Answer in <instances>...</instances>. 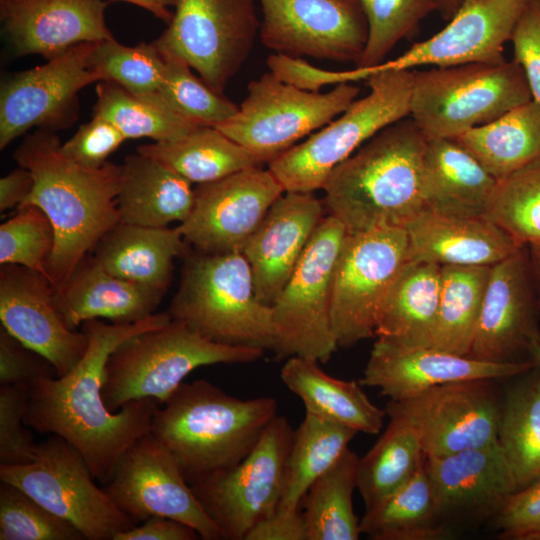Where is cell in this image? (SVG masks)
Returning <instances> with one entry per match:
<instances>
[{
    "label": "cell",
    "mask_w": 540,
    "mask_h": 540,
    "mask_svg": "<svg viewBox=\"0 0 540 540\" xmlns=\"http://www.w3.org/2000/svg\"><path fill=\"white\" fill-rule=\"evenodd\" d=\"M171 320L167 311L130 324L83 322L89 340L86 353L66 375L39 379L29 386L26 426L65 439L80 452L94 478L106 484L121 455L151 432L159 403L143 398L110 411L102 396L105 365L124 341Z\"/></svg>",
    "instance_id": "cell-1"
},
{
    "label": "cell",
    "mask_w": 540,
    "mask_h": 540,
    "mask_svg": "<svg viewBox=\"0 0 540 540\" xmlns=\"http://www.w3.org/2000/svg\"><path fill=\"white\" fill-rule=\"evenodd\" d=\"M60 145L55 131L38 129L25 137L13 155L35 181L22 205L39 207L55 232V246L47 262L54 287L61 285L120 221L117 195L121 165L107 162L100 168H87L65 158Z\"/></svg>",
    "instance_id": "cell-2"
},
{
    "label": "cell",
    "mask_w": 540,
    "mask_h": 540,
    "mask_svg": "<svg viewBox=\"0 0 540 540\" xmlns=\"http://www.w3.org/2000/svg\"><path fill=\"white\" fill-rule=\"evenodd\" d=\"M427 137L410 117L381 130L329 175L324 206L347 233L406 225L425 209Z\"/></svg>",
    "instance_id": "cell-3"
},
{
    "label": "cell",
    "mask_w": 540,
    "mask_h": 540,
    "mask_svg": "<svg viewBox=\"0 0 540 540\" xmlns=\"http://www.w3.org/2000/svg\"><path fill=\"white\" fill-rule=\"evenodd\" d=\"M163 405L151 433L190 486L238 465L278 415L273 397L240 399L203 379L182 382Z\"/></svg>",
    "instance_id": "cell-4"
},
{
    "label": "cell",
    "mask_w": 540,
    "mask_h": 540,
    "mask_svg": "<svg viewBox=\"0 0 540 540\" xmlns=\"http://www.w3.org/2000/svg\"><path fill=\"white\" fill-rule=\"evenodd\" d=\"M168 313L218 344L264 351L274 345L272 308L257 298L242 253L188 254Z\"/></svg>",
    "instance_id": "cell-5"
},
{
    "label": "cell",
    "mask_w": 540,
    "mask_h": 540,
    "mask_svg": "<svg viewBox=\"0 0 540 540\" xmlns=\"http://www.w3.org/2000/svg\"><path fill=\"white\" fill-rule=\"evenodd\" d=\"M264 350L212 342L183 323L144 331L120 344L105 365L102 396L110 411L152 398L164 404L193 370L213 364L251 363Z\"/></svg>",
    "instance_id": "cell-6"
},
{
    "label": "cell",
    "mask_w": 540,
    "mask_h": 540,
    "mask_svg": "<svg viewBox=\"0 0 540 540\" xmlns=\"http://www.w3.org/2000/svg\"><path fill=\"white\" fill-rule=\"evenodd\" d=\"M366 81V96L268 164L285 192L323 189L335 167L381 130L410 115L412 70L375 66Z\"/></svg>",
    "instance_id": "cell-7"
},
{
    "label": "cell",
    "mask_w": 540,
    "mask_h": 540,
    "mask_svg": "<svg viewBox=\"0 0 540 540\" xmlns=\"http://www.w3.org/2000/svg\"><path fill=\"white\" fill-rule=\"evenodd\" d=\"M410 117L427 139H455L532 100L515 62L412 70Z\"/></svg>",
    "instance_id": "cell-8"
},
{
    "label": "cell",
    "mask_w": 540,
    "mask_h": 540,
    "mask_svg": "<svg viewBox=\"0 0 540 540\" xmlns=\"http://www.w3.org/2000/svg\"><path fill=\"white\" fill-rule=\"evenodd\" d=\"M346 235L339 219L324 216L272 304V351L277 358L298 356L326 363L336 351L331 323L332 282Z\"/></svg>",
    "instance_id": "cell-9"
},
{
    "label": "cell",
    "mask_w": 540,
    "mask_h": 540,
    "mask_svg": "<svg viewBox=\"0 0 540 540\" xmlns=\"http://www.w3.org/2000/svg\"><path fill=\"white\" fill-rule=\"evenodd\" d=\"M247 91L237 113L216 128L269 164L343 113L360 88L349 82L326 93L309 91L270 71L251 81Z\"/></svg>",
    "instance_id": "cell-10"
},
{
    "label": "cell",
    "mask_w": 540,
    "mask_h": 540,
    "mask_svg": "<svg viewBox=\"0 0 540 540\" xmlns=\"http://www.w3.org/2000/svg\"><path fill=\"white\" fill-rule=\"evenodd\" d=\"M93 479L80 452L55 434L38 444L33 462L0 465L2 482L17 486L72 523L86 540H114L136 524Z\"/></svg>",
    "instance_id": "cell-11"
},
{
    "label": "cell",
    "mask_w": 540,
    "mask_h": 540,
    "mask_svg": "<svg viewBox=\"0 0 540 540\" xmlns=\"http://www.w3.org/2000/svg\"><path fill=\"white\" fill-rule=\"evenodd\" d=\"M410 260L405 228L347 233L332 282L331 323L338 347L375 334L383 301Z\"/></svg>",
    "instance_id": "cell-12"
},
{
    "label": "cell",
    "mask_w": 540,
    "mask_h": 540,
    "mask_svg": "<svg viewBox=\"0 0 540 540\" xmlns=\"http://www.w3.org/2000/svg\"><path fill=\"white\" fill-rule=\"evenodd\" d=\"M257 0H176L167 28L154 41L182 58L222 93L248 59L261 21Z\"/></svg>",
    "instance_id": "cell-13"
},
{
    "label": "cell",
    "mask_w": 540,
    "mask_h": 540,
    "mask_svg": "<svg viewBox=\"0 0 540 540\" xmlns=\"http://www.w3.org/2000/svg\"><path fill=\"white\" fill-rule=\"evenodd\" d=\"M293 433L286 417L277 415L238 465L190 486L224 540H245L276 511Z\"/></svg>",
    "instance_id": "cell-14"
},
{
    "label": "cell",
    "mask_w": 540,
    "mask_h": 540,
    "mask_svg": "<svg viewBox=\"0 0 540 540\" xmlns=\"http://www.w3.org/2000/svg\"><path fill=\"white\" fill-rule=\"evenodd\" d=\"M493 380L450 382L411 397L390 400L389 418L407 423L426 457H437L498 441L500 402Z\"/></svg>",
    "instance_id": "cell-15"
},
{
    "label": "cell",
    "mask_w": 540,
    "mask_h": 540,
    "mask_svg": "<svg viewBox=\"0 0 540 540\" xmlns=\"http://www.w3.org/2000/svg\"><path fill=\"white\" fill-rule=\"evenodd\" d=\"M104 492L135 524L152 516L181 521L203 540H222L169 450L150 432L117 461Z\"/></svg>",
    "instance_id": "cell-16"
},
{
    "label": "cell",
    "mask_w": 540,
    "mask_h": 540,
    "mask_svg": "<svg viewBox=\"0 0 540 540\" xmlns=\"http://www.w3.org/2000/svg\"><path fill=\"white\" fill-rule=\"evenodd\" d=\"M95 44H77L2 82L0 149L34 127L55 131L71 125L77 118L79 91L101 81L88 66Z\"/></svg>",
    "instance_id": "cell-17"
},
{
    "label": "cell",
    "mask_w": 540,
    "mask_h": 540,
    "mask_svg": "<svg viewBox=\"0 0 540 540\" xmlns=\"http://www.w3.org/2000/svg\"><path fill=\"white\" fill-rule=\"evenodd\" d=\"M259 36L276 54L359 63L368 39L356 0H258Z\"/></svg>",
    "instance_id": "cell-18"
},
{
    "label": "cell",
    "mask_w": 540,
    "mask_h": 540,
    "mask_svg": "<svg viewBox=\"0 0 540 540\" xmlns=\"http://www.w3.org/2000/svg\"><path fill=\"white\" fill-rule=\"evenodd\" d=\"M274 174L248 168L195 189V203L179 225L183 238L198 252L242 253L270 207L284 194Z\"/></svg>",
    "instance_id": "cell-19"
},
{
    "label": "cell",
    "mask_w": 540,
    "mask_h": 540,
    "mask_svg": "<svg viewBox=\"0 0 540 540\" xmlns=\"http://www.w3.org/2000/svg\"><path fill=\"white\" fill-rule=\"evenodd\" d=\"M54 293V285L43 274L20 265H1V326L45 357L62 377L82 359L89 340L84 331L67 326Z\"/></svg>",
    "instance_id": "cell-20"
},
{
    "label": "cell",
    "mask_w": 540,
    "mask_h": 540,
    "mask_svg": "<svg viewBox=\"0 0 540 540\" xmlns=\"http://www.w3.org/2000/svg\"><path fill=\"white\" fill-rule=\"evenodd\" d=\"M529 249L522 246L490 268L476 335L468 357L487 362L517 361L540 339Z\"/></svg>",
    "instance_id": "cell-21"
},
{
    "label": "cell",
    "mask_w": 540,
    "mask_h": 540,
    "mask_svg": "<svg viewBox=\"0 0 540 540\" xmlns=\"http://www.w3.org/2000/svg\"><path fill=\"white\" fill-rule=\"evenodd\" d=\"M530 1L468 0L438 33L378 66L411 70L422 65L447 67L504 62L505 43L510 41Z\"/></svg>",
    "instance_id": "cell-22"
},
{
    "label": "cell",
    "mask_w": 540,
    "mask_h": 540,
    "mask_svg": "<svg viewBox=\"0 0 540 540\" xmlns=\"http://www.w3.org/2000/svg\"><path fill=\"white\" fill-rule=\"evenodd\" d=\"M534 367L533 361L487 362L432 347H407L378 338L361 383L398 401L438 385L519 376Z\"/></svg>",
    "instance_id": "cell-23"
},
{
    "label": "cell",
    "mask_w": 540,
    "mask_h": 540,
    "mask_svg": "<svg viewBox=\"0 0 540 540\" xmlns=\"http://www.w3.org/2000/svg\"><path fill=\"white\" fill-rule=\"evenodd\" d=\"M110 0H0L4 36L16 56L52 59L85 42L114 36L105 21Z\"/></svg>",
    "instance_id": "cell-24"
},
{
    "label": "cell",
    "mask_w": 540,
    "mask_h": 540,
    "mask_svg": "<svg viewBox=\"0 0 540 540\" xmlns=\"http://www.w3.org/2000/svg\"><path fill=\"white\" fill-rule=\"evenodd\" d=\"M429 477L440 515L492 517L518 490L499 442L452 454L426 457Z\"/></svg>",
    "instance_id": "cell-25"
},
{
    "label": "cell",
    "mask_w": 540,
    "mask_h": 540,
    "mask_svg": "<svg viewBox=\"0 0 540 540\" xmlns=\"http://www.w3.org/2000/svg\"><path fill=\"white\" fill-rule=\"evenodd\" d=\"M323 213L324 203L312 193L284 192L270 207L242 251L260 302L272 306Z\"/></svg>",
    "instance_id": "cell-26"
},
{
    "label": "cell",
    "mask_w": 540,
    "mask_h": 540,
    "mask_svg": "<svg viewBox=\"0 0 540 540\" xmlns=\"http://www.w3.org/2000/svg\"><path fill=\"white\" fill-rule=\"evenodd\" d=\"M412 260L440 266H492L522 247L485 216L422 210L405 227Z\"/></svg>",
    "instance_id": "cell-27"
},
{
    "label": "cell",
    "mask_w": 540,
    "mask_h": 540,
    "mask_svg": "<svg viewBox=\"0 0 540 540\" xmlns=\"http://www.w3.org/2000/svg\"><path fill=\"white\" fill-rule=\"evenodd\" d=\"M165 292L145 287L107 271L89 253L71 275L55 287V303L73 330L92 319L130 324L156 313Z\"/></svg>",
    "instance_id": "cell-28"
},
{
    "label": "cell",
    "mask_w": 540,
    "mask_h": 540,
    "mask_svg": "<svg viewBox=\"0 0 540 540\" xmlns=\"http://www.w3.org/2000/svg\"><path fill=\"white\" fill-rule=\"evenodd\" d=\"M497 180L454 139L427 140L423 157L425 209L454 216H485Z\"/></svg>",
    "instance_id": "cell-29"
},
{
    "label": "cell",
    "mask_w": 540,
    "mask_h": 540,
    "mask_svg": "<svg viewBox=\"0 0 540 540\" xmlns=\"http://www.w3.org/2000/svg\"><path fill=\"white\" fill-rule=\"evenodd\" d=\"M119 222L145 227L183 223L195 203L192 183L163 163L136 152L121 164Z\"/></svg>",
    "instance_id": "cell-30"
},
{
    "label": "cell",
    "mask_w": 540,
    "mask_h": 540,
    "mask_svg": "<svg viewBox=\"0 0 540 540\" xmlns=\"http://www.w3.org/2000/svg\"><path fill=\"white\" fill-rule=\"evenodd\" d=\"M180 227H145L118 222L91 252L115 276L166 292L174 260L185 254Z\"/></svg>",
    "instance_id": "cell-31"
},
{
    "label": "cell",
    "mask_w": 540,
    "mask_h": 540,
    "mask_svg": "<svg viewBox=\"0 0 540 540\" xmlns=\"http://www.w3.org/2000/svg\"><path fill=\"white\" fill-rule=\"evenodd\" d=\"M441 291V266L410 260L380 308L375 334L407 347H430Z\"/></svg>",
    "instance_id": "cell-32"
},
{
    "label": "cell",
    "mask_w": 540,
    "mask_h": 540,
    "mask_svg": "<svg viewBox=\"0 0 540 540\" xmlns=\"http://www.w3.org/2000/svg\"><path fill=\"white\" fill-rule=\"evenodd\" d=\"M280 378L304 404L305 412L343 424L357 432H380L385 409L371 402L360 385L328 375L319 362L298 356L287 358Z\"/></svg>",
    "instance_id": "cell-33"
},
{
    "label": "cell",
    "mask_w": 540,
    "mask_h": 540,
    "mask_svg": "<svg viewBox=\"0 0 540 540\" xmlns=\"http://www.w3.org/2000/svg\"><path fill=\"white\" fill-rule=\"evenodd\" d=\"M497 181L540 162V104L533 99L454 139Z\"/></svg>",
    "instance_id": "cell-34"
},
{
    "label": "cell",
    "mask_w": 540,
    "mask_h": 540,
    "mask_svg": "<svg viewBox=\"0 0 540 540\" xmlns=\"http://www.w3.org/2000/svg\"><path fill=\"white\" fill-rule=\"evenodd\" d=\"M136 152L163 163L198 185L262 165L246 148L212 126H201L172 141L138 146Z\"/></svg>",
    "instance_id": "cell-35"
},
{
    "label": "cell",
    "mask_w": 540,
    "mask_h": 540,
    "mask_svg": "<svg viewBox=\"0 0 540 540\" xmlns=\"http://www.w3.org/2000/svg\"><path fill=\"white\" fill-rule=\"evenodd\" d=\"M357 433L348 426L306 412L293 433L282 496L276 510H301L310 486L349 448Z\"/></svg>",
    "instance_id": "cell-36"
},
{
    "label": "cell",
    "mask_w": 540,
    "mask_h": 540,
    "mask_svg": "<svg viewBox=\"0 0 540 540\" xmlns=\"http://www.w3.org/2000/svg\"><path fill=\"white\" fill-rule=\"evenodd\" d=\"M360 531L373 540H435L448 535L425 464L395 493L365 511Z\"/></svg>",
    "instance_id": "cell-37"
},
{
    "label": "cell",
    "mask_w": 540,
    "mask_h": 540,
    "mask_svg": "<svg viewBox=\"0 0 540 540\" xmlns=\"http://www.w3.org/2000/svg\"><path fill=\"white\" fill-rule=\"evenodd\" d=\"M491 266H441V291L430 347L467 356L472 347Z\"/></svg>",
    "instance_id": "cell-38"
},
{
    "label": "cell",
    "mask_w": 540,
    "mask_h": 540,
    "mask_svg": "<svg viewBox=\"0 0 540 540\" xmlns=\"http://www.w3.org/2000/svg\"><path fill=\"white\" fill-rule=\"evenodd\" d=\"M425 458L414 430L404 421L390 418L377 442L358 460L356 485L365 511L411 480L424 467Z\"/></svg>",
    "instance_id": "cell-39"
},
{
    "label": "cell",
    "mask_w": 540,
    "mask_h": 540,
    "mask_svg": "<svg viewBox=\"0 0 540 540\" xmlns=\"http://www.w3.org/2000/svg\"><path fill=\"white\" fill-rule=\"evenodd\" d=\"M359 456L347 448L308 489L302 500L307 540H357L360 520L353 509Z\"/></svg>",
    "instance_id": "cell-40"
},
{
    "label": "cell",
    "mask_w": 540,
    "mask_h": 540,
    "mask_svg": "<svg viewBox=\"0 0 540 540\" xmlns=\"http://www.w3.org/2000/svg\"><path fill=\"white\" fill-rule=\"evenodd\" d=\"M498 442L518 489L540 479V376L520 382L500 402Z\"/></svg>",
    "instance_id": "cell-41"
},
{
    "label": "cell",
    "mask_w": 540,
    "mask_h": 540,
    "mask_svg": "<svg viewBox=\"0 0 540 540\" xmlns=\"http://www.w3.org/2000/svg\"><path fill=\"white\" fill-rule=\"evenodd\" d=\"M93 116L113 123L126 137L172 141L202 125L173 111L164 101L137 96L116 83L97 82Z\"/></svg>",
    "instance_id": "cell-42"
},
{
    "label": "cell",
    "mask_w": 540,
    "mask_h": 540,
    "mask_svg": "<svg viewBox=\"0 0 540 540\" xmlns=\"http://www.w3.org/2000/svg\"><path fill=\"white\" fill-rule=\"evenodd\" d=\"M89 68L101 81L118 84L127 91L155 101H164L160 90L164 83L165 59L152 43L127 46L115 38L97 42L88 58Z\"/></svg>",
    "instance_id": "cell-43"
},
{
    "label": "cell",
    "mask_w": 540,
    "mask_h": 540,
    "mask_svg": "<svg viewBox=\"0 0 540 540\" xmlns=\"http://www.w3.org/2000/svg\"><path fill=\"white\" fill-rule=\"evenodd\" d=\"M485 217L520 245H540V162L498 181Z\"/></svg>",
    "instance_id": "cell-44"
},
{
    "label": "cell",
    "mask_w": 540,
    "mask_h": 540,
    "mask_svg": "<svg viewBox=\"0 0 540 540\" xmlns=\"http://www.w3.org/2000/svg\"><path fill=\"white\" fill-rule=\"evenodd\" d=\"M161 52L165 59V76L160 96L173 111L202 126L212 127L237 113L238 106L194 75L182 58Z\"/></svg>",
    "instance_id": "cell-45"
},
{
    "label": "cell",
    "mask_w": 540,
    "mask_h": 540,
    "mask_svg": "<svg viewBox=\"0 0 540 540\" xmlns=\"http://www.w3.org/2000/svg\"><path fill=\"white\" fill-rule=\"evenodd\" d=\"M366 17L368 39L358 68L385 62L396 44L411 36L420 22L437 11L436 0H356Z\"/></svg>",
    "instance_id": "cell-46"
},
{
    "label": "cell",
    "mask_w": 540,
    "mask_h": 540,
    "mask_svg": "<svg viewBox=\"0 0 540 540\" xmlns=\"http://www.w3.org/2000/svg\"><path fill=\"white\" fill-rule=\"evenodd\" d=\"M0 540H86L69 521L17 486L0 484Z\"/></svg>",
    "instance_id": "cell-47"
},
{
    "label": "cell",
    "mask_w": 540,
    "mask_h": 540,
    "mask_svg": "<svg viewBox=\"0 0 540 540\" xmlns=\"http://www.w3.org/2000/svg\"><path fill=\"white\" fill-rule=\"evenodd\" d=\"M16 209V213L0 226V264L20 265L49 279L47 262L55 246L53 226L35 205H22Z\"/></svg>",
    "instance_id": "cell-48"
},
{
    "label": "cell",
    "mask_w": 540,
    "mask_h": 540,
    "mask_svg": "<svg viewBox=\"0 0 540 540\" xmlns=\"http://www.w3.org/2000/svg\"><path fill=\"white\" fill-rule=\"evenodd\" d=\"M29 386H0V465H24L35 460L38 444L26 428L24 416Z\"/></svg>",
    "instance_id": "cell-49"
},
{
    "label": "cell",
    "mask_w": 540,
    "mask_h": 540,
    "mask_svg": "<svg viewBox=\"0 0 540 540\" xmlns=\"http://www.w3.org/2000/svg\"><path fill=\"white\" fill-rule=\"evenodd\" d=\"M127 139L110 121L100 116L81 125L76 133L60 145V153L68 160L87 167L100 168L108 162Z\"/></svg>",
    "instance_id": "cell-50"
},
{
    "label": "cell",
    "mask_w": 540,
    "mask_h": 540,
    "mask_svg": "<svg viewBox=\"0 0 540 540\" xmlns=\"http://www.w3.org/2000/svg\"><path fill=\"white\" fill-rule=\"evenodd\" d=\"M493 520L503 538L540 540V479L514 492Z\"/></svg>",
    "instance_id": "cell-51"
},
{
    "label": "cell",
    "mask_w": 540,
    "mask_h": 540,
    "mask_svg": "<svg viewBox=\"0 0 540 540\" xmlns=\"http://www.w3.org/2000/svg\"><path fill=\"white\" fill-rule=\"evenodd\" d=\"M57 376L56 369L45 357L25 346L1 326L0 386H31L39 379Z\"/></svg>",
    "instance_id": "cell-52"
},
{
    "label": "cell",
    "mask_w": 540,
    "mask_h": 540,
    "mask_svg": "<svg viewBox=\"0 0 540 540\" xmlns=\"http://www.w3.org/2000/svg\"><path fill=\"white\" fill-rule=\"evenodd\" d=\"M510 41L523 69L532 99L540 104V0H531L519 18Z\"/></svg>",
    "instance_id": "cell-53"
},
{
    "label": "cell",
    "mask_w": 540,
    "mask_h": 540,
    "mask_svg": "<svg viewBox=\"0 0 540 540\" xmlns=\"http://www.w3.org/2000/svg\"><path fill=\"white\" fill-rule=\"evenodd\" d=\"M245 540H307L301 510L295 512L276 510L256 523Z\"/></svg>",
    "instance_id": "cell-54"
},
{
    "label": "cell",
    "mask_w": 540,
    "mask_h": 540,
    "mask_svg": "<svg viewBox=\"0 0 540 540\" xmlns=\"http://www.w3.org/2000/svg\"><path fill=\"white\" fill-rule=\"evenodd\" d=\"M201 539L191 526L163 516H152L133 528L117 534L114 540H196Z\"/></svg>",
    "instance_id": "cell-55"
},
{
    "label": "cell",
    "mask_w": 540,
    "mask_h": 540,
    "mask_svg": "<svg viewBox=\"0 0 540 540\" xmlns=\"http://www.w3.org/2000/svg\"><path fill=\"white\" fill-rule=\"evenodd\" d=\"M31 171L19 166L0 179V211L22 205L34 188Z\"/></svg>",
    "instance_id": "cell-56"
},
{
    "label": "cell",
    "mask_w": 540,
    "mask_h": 540,
    "mask_svg": "<svg viewBox=\"0 0 540 540\" xmlns=\"http://www.w3.org/2000/svg\"><path fill=\"white\" fill-rule=\"evenodd\" d=\"M141 7L152 13L156 18L169 24L173 12L171 7H175L176 0H119Z\"/></svg>",
    "instance_id": "cell-57"
},
{
    "label": "cell",
    "mask_w": 540,
    "mask_h": 540,
    "mask_svg": "<svg viewBox=\"0 0 540 540\" xmlns=\"http://www.w3.org/2000/svg\"><path fill=\"white\" fill-rule=\"evenodd\" d=\"M466 1L468 0H436L437 11L449 21Z\"/></svg>",
    "instance_id": "cell-58"
},
{
    "label": "cell",
    "mask_w": 540,
    "mask_h": 540,
    "mask_svg": "<svg viewBox=\"0 0 540 540\" xmlns=\"http://www.w3.org/2000/svg\"><path fill=\"white\" fill-rule=\"evenodd\" d=\"M529 249L530 264L535 283V288L540 299V245L527 246Z\"/></svg>",
    "instance_id": "cell-59"
},
{
    "label": "cell",
    "mask_w": 540,
    "mask_h": 540,
    "mask_svg": "<svg viewBox=\"0 0 540 540\" xmlns=\"http://www.w3.org/2000/svg\"><path fill=\"white\" fill-rule=\"evenodd\" d=\"M528 353L531 355L535 367L539 368L540 370V339H537L531 343Z\"/></svg>",
    "instance_id": "cell-60"
}]
</instances>
